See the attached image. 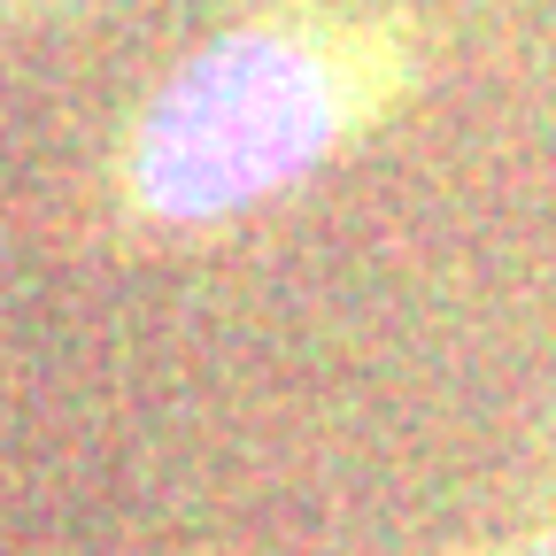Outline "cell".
Returning a JSON list of instances; mask_svg holds the SVG:
<instances>
[{"label": "cell", "instance_id": "obj_1", "mask_svg": "<svg viewBox=\"0 0 556 556\" xmlns=\"http://www.w3.org/2000/svg\"><path fill=\"white\" fill-rule=\"evenodd\" d=\"M387 93V54L317 16H255L186 54L139 109L124 193L155 225H217L302 186Z\"/></svg>", "mask_w": 556, "mask_h": 556}, {"label": "cell", "instance_id": "obj_2", "mask_svg": "<svg viewBox=\"0 0 556 556\" xmlns=\"http://www.w3.org/2000/svg\"><path fill=\"white\" fill-rule=\"evenodd\" d=\"M510 556H556V518H548V526H541V533H526V541H518V548H510Z\"/></svg>", "mask_w": 556, "mask_h": 556}, {"label": "cell", "instance_id": "obj_3", "mask_svg": "<svg viewBox=\"0 0 556 556\" xmlns=\"http://www.w3.org/2000/svg\"><path fill=\"white\" fill-rule=\"evenodd\" d=\"M39 9H70V0H39Z\"/></svg>", "mask_w": 556, "mask_h": 556}]
</instances>
